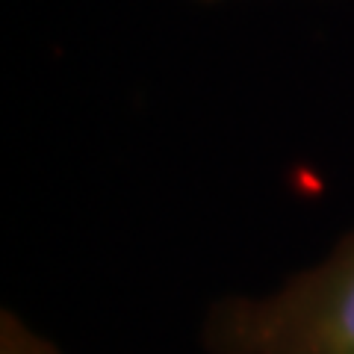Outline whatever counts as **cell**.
Returning <instances> with one entry per match:
<instances>
[{"label":"cell","instance_id":"1","mask_svg":"<svg viewBox=\"0 0 354 354\" xmlns=\"http://www.w3.org/2000/svg\"><path fill=\"white\" fill-rule=\"evenodd\" d=\"M207 354H354V230L319 263L263 295H227L204 313Z\"/></svg>","mask_w":354,"mask_h":354},{"label":"cell","instance_id":"2","mask_svg":"<svg viewBox=\"0 0 354 354\" xmlns=\"http://www.w3.org/2000/svg\"><path fill=\"white\" fill-rule=\"evenodd\" d=\"M0 354H62L50 339L36 334L12 310L0 313Z\"/></svg>","mask_w":354,"mask_h":354}]
</instances>
